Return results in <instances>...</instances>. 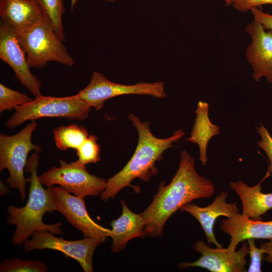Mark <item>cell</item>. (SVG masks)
Returning <instances> with one entry per match:
<instances>
[{
  "label": "cell",
  "mask_w": 272,
  "mask_h": 272,
  "mask_svg": "<svg viewBox=\"0 0 272 272\" xmlns=\"http://www.w3.org/2000/svg\"><path fill=\"white\" fill-rule=\"evenodd\" d=\"M53 133L55 145L61 151L78 149L89 136L84 127L76 124L59 126L53 130Z\"/></svg>",
  "instance_id": "obj_20"
},
{
  "label": "cell",
  "mask_w": 272,
  "mask_h": 272,
  "mask_svg": "<svg viewBox=\"0 0 272 272\" xmlns=\"http://www.w3.org/2000/svg\"><path fill=\"white\" fill-rule=\"evenodd\" d=\"M263 179L257 184L249 186L242 180L232 181L230 188L239 196L242 206L241 214L254 220H261V216L272 209V193L262 192Z\"/></svg>",
  "instance_id": "obj_18"
},
{
  "label": "cell",
  "mask_w": 272,
  "mask_h": 272,
  "mask_svg": "<svg viewBox=\"0 0 272 272\" xmlns=\"http://www.w3.org/2000/svg\"><path fill=\"white\" fill-rule=\"evenodd\" d=\"M192 248L200 253L201 256L193 262L178 263L180 269L188 267H199L211 272L247 271L246 257L248 254L249 247L245 240L243 241L239 250L234 251L223 247L211 248L202 240L195 242Z\"/></svg>",
  "instance_id": "obj_10"
},
{
  "label": "cell",
  "mask_w": 272,
  "mask_h": 272,
  "mask_svg": "<svg viewBox=\"0 0 272 272\" xmlns=\"http://www.w3.org/2000/svg\"><path fill=\"white\" fill-rule=\"evenodd\" d=\"M59 167H53L39 176L43 185H58L69 193L84 198L98 196L105 189L107 181L91 174L85 165L78 161L67 163L59 160Z\"/></svg>",
  "instance_id": "obj_7"
},
{
  "label": "cell",
  "mask_w": 272,
  "mask_h": 272,
  "mask_svg": "<svg viewBox=\"0 0 272 272\" xmlns=\"http://www.w3.org/2000/svg\"><path fill=\"white\" fill-rule=\"evenodd\" d=\"M56 211L64 217L76 229L82 232L84 237L95 238L103 242L109 237L111 230L93 221L86 209L84 198L73 195L62 187H52Z\"/></svg>",
  "instance_id": "obj_11"
},
{
  "label": "cell",
  "mask_w": 272,
  "mask_h": 272,
  "mask_svg": "<svg viewBox=\"0 0 272 272\" xmlns=\"http://www.w3.org/2000/svg\"><path fill=\"white\" fill-rule=\"evenodd\" d=\"M78 0H71V7H72V10H73L77 1ZM106 1V2H114L115 1V0H105Z\"/></svg>",
  "instance_id": "obj_31"
},
{
  "label": "cell",
  "mask_w": 272,
  "mask_h": 272,
  "mask_svg": "<svg viewBox=\"0 0 272 272\" xmlns=\"http://www.w3.org/2000/svg\"><path fill=\"white\" fill-rule=\"evenodd\" d=\"M266 4H272V0H234L232 6L236 10L245 13Z\"/></svg>",
  "instance_id": "obj_27"
},
{
  "label": "cell",
  "mask_w": 272,
  "mask_h": 272,
  "mask_svg": "<svg viewBox=\"0 0 272 272\" xmlns=\"http://www.w3.org/2000/svg\"><path fill=\"white\" fill-rule=\"evenodd\" d=\"M37 125L35 120H31L14 135L0 134V171L4 169L8 170L9 177L6 182L10 188L18 190L23 200L26 197L28 180L24 172L28 154L31 151L37 153L41 151L39 145L33 144L31 140Z\"/></svg>",
  "instance_id": "obj_5"
},
{
  "label": "cell",
  "mask_w": 272,
  "mask_h": 272,
  "mask_svg": "<svg viewBox=\"0 0 272 272\" xmlns=\"http://www.w3.org/2000/svg\"><path fill=\"white\" fill-rule=\"evenodd\" d=\"M0 16L17 34H22L45 15L36 0H0Z\"/></svg>",
  "instance_id": "obj_16"
},
{
  "label": "cell",
  "mask_w": 272,
  "mask_h": 272,
  "mask_svg": "<svg viewBox=\"0 0 272 272\" xmlns=\"http://www.w3.org/2000/svg\"><path fill=\"white\" fill-rule=\"evenodd\" d=\"M9 191V189L5 186L3 182L1 181V195L3 196Z\"/></svg>",
  "instance_id": "obj_30"
},
{
  "label": "cell",
  "mask_w": 272,
  "mask_h": 272,
  "mask_svg": "<svg viewBox=\"0 0 272 272\" xmlns=\"http://www.w3.org/2000/svg\"><path fill=\"white\" fill-rule=\"evenodd\" d=\"M248 247V254L250 257V262L247 271L261 272V261L263 258L264 252L260 247H256L255 239L250 238L246 240Z\"/></svg>",
  "instance_id": "obj_26"
},
{
  "label": "cell",
  "mask_w": 272,
  "mask_h": 272,
  "mask_svg": "<svg viewBox=\"0 0 272 272\" xmlns=\"http://www.w3.org/2000/svg\"><path fill=\"white\" fill-rule=\"evenodd\" d=\"M209 104L199 101L195 110L196 117L192 129L186 140L198 145L199 149V160L203 166L207 161V147L210 140L218 135L219 126L212 123L209 117Z\"/></svg>",
  "instance_id": "obj_19"
},
{
  "label": "cell",
  "mask_w": 272,
  "mask_h": 272,
  "mask_svg": "<svg viewBox=\"0 0 272 272\" xmlns=\"http://www.w3.org/2000/svg\"><path fill=\"white\" fill-rule=\"evenodd\" d=\"M129 94L149 95L157 98L166 97L163 82H139L132 85L110 81L102 74L94 72L90 82L77 96L97 110L102 109L105 102L113 97Z\"/></svg>",
  "instance_id": "obj_8"
},
{
  "label": "cell",
  "mask_w": 272,
  "mask_h": 272,
  "mask_svg": "<svg viewBox=\"0 0 272 272\" xmlns=\"http://www.w3.org/2000/svg\"><path fill=\"white\" fill-rule=\"evenodd\" d=\"M228 195V192L223 190L212 203L207 207H200L189 202L180 209L182 212L190 214L198 221L205 232L208 243L214 244L217 247L223 246L218 242L214 232L216 219L222 216L230 218L239 212L236 202H227Z\"/></svg>",
  "instance_id": "obj_14"
},
{
  "label": "cell",
  "mask_w": 272,
  "mask_h": 272,
  "mask_svg": "<svg viewBox=\"0 0 272 272\" xmlns=\"http://www.w3.org/2000/svg\"><path fill=\"white\" fill-rule=\"evenodd\" d=\"M127 118L138 130V145L125 166L107 181L106 188L101 194V200L104 202L114 198L124 187H131L130 182L135 178L149 181L152 176L158 172L156 162L160 161L163 153L185 134L182 129H179L169 138H158L151 132L147 121L142 122L137 116L131 113Z\"/></svg>",
  "instance_id": "obj_2"
},
{
  "label": "cell",
  "mask_w": 272,
  "mask_h": 272,
  "mask_svg": "<svg viewBox=\"0 0 272 272\" xmlns=\"http://www.w3.org/2000/svg\"><path fill=\"white\" fill-rule=\"evenodd\" d=\"M260 247L263 250L264 253L267 254L266 256H263L264 260L272 263V239L262 243Z\"/></svg>",
  "instance_id": "obj_29"
},
{
  "label": "cell",
  "mask_w": 272,
  "mask_h": 272,
  "mask_svg": "<svg viewBox=\"0 0 272 272\" xmlns=\"http://www.w3.org/2000/svg\"><path fill=\"white\" fill-rule=\"evenodd\" d=\"M39 153H33L28 159L26 171L30 174L28 198L26 204L21 208L14 206L7 207L8 216L7 223L15 225L11 242L14 246H21L28 238L37 231H47L56 235L63 234L60 228L62 223L46 224L42 220L46 212L56 211L53 201L52 187H43L37 175Z\"/></svg>",
  "instance_id": "obj_3"
},
{
  "label": "cell",
  "mask_w": 272,
  "mask_h": 272,
  "mask_svg": "<svg viewBox=\"0 0 272 272\" xmlns=\"http://www.w3.org/2000/svg\"><path fill=\"white\" fill-rule=\"evenodd\" d=\"M48 267L43 262L9 258L0 263L1 272H46Z\"/></svg>",
  "instance_id": "obj_22"
},
{
  "label": "cell",
  "mask_w": 272,
  "mask_h": 272,
  "mask_svg": "<svg viewBox=\"0 0 272 272\" xmlns=\"http://www.w3.org/2000/svg\"><path fill=\"white\" fill-rule=\"evenodd\" d=\"M17 35L30 67L42 68L49 61L68 66L75 64L46 15L28 31Z\"/></svg>",
  "instance_id": "obj_4"
},
{
  "label": "cell",
  "mask_w": 272,
  "mask_h": 272,
  "mask_svg": "<svg viewBox=\"0 0 272 272\" xmlns=\"http://www.w3.org/2000/svg\"><path fill=\"white\" fill-rule=\"evenodd\" d=\"M50 21L54 32L61 41L65 36L62 17L65 12L62 0H36Z\"/></svg>",
  "instance_id": "obj_21"
},
{
  "label": "cell",
  "mask_w": 272,
  "mask_h": 272,
  "mask_svg": "<svg viewBox=\"0 0 272 272\" xmlns=\"http://www.w3.org/2000/svg\"><path fill=\"white\" fill-rule=\"evenodd\" d=\"M257 130L261 139L258 142L257 146L264 151L269 160V165L263 177L266 179L272 175V137L262 124L259 125Z\"/></svg>",
  "instance_id": "obj_25"
},
{
  "label": "cell",
  "mask_w": 272,
  "mask_h": 272,
  "mask_svg": "<svg viewBox=\"0 0 272 272\" xmlns=\"http://www.w3.org/2000/svg\"><path fill=\"white\" fill-rule=\"evenodd\" d=\"M31 239L24 243L23 249L27 253L34 250L50 249L62 252L66 257L78 262L85 272H93L92 258L96 248L103 242L99 239L85 237L78 240H67L58 237L47 231L34 232Z\"/></svg>",
  "instance_id": "obj_9"
},
{
  "label": "cell",
  "mask_w": 272,
  "mask_h": 272,
  "mask_svg": "<svg viewBox=\"0 0 272 272\" xmlns=\"http://www.w3.org/2000/svg\"><path fill=\"white\" fill-rule=\"evenodd\" d=\"M91 109V107L77 94L61 97L41 95L15 108V113L7 120L5 126L13 129L26 121L43 117L84 120L88 117Z\"/></svg>",
  "instance_id": "obj_6"
},
{
  "label": "cell",
  "mask_w": 272,
  "mask_h": 272,
  "mask_svg": "<svg viewBox=\"0 0 272 272\" xmlns=\"http://www.w3.org/2000/svg\"><path fill=\"white\" fill-rule=\"evenodd\" d=\"M220 228L230 236L227 248L231 251L236 250L240 242L248 239H272V221L252 220L239 212L232 218L223 220Z\"/></svg>",
  "instance_id": "obj_15"
},
{
  "label": "cell",
  "mask_w": 272,
  "mask_h": 272,
  "mask_svg": "<svg viewBox=\"0 0 272 272\" xmlns=\"http://www.w3.org/2000/svg\"><path fill=\"white\" fill-rule=\"evenodd\" d=\"M33 100V98L25 94L13 90L3 84H0L1 113L5 110H11Z\"/></svg>",
  "instance_id": "obj_23"
},
{
  "label": "cell",
  "mask_w": 272,
  "mask_h": 272,
  "mask_svg": "<svg viewBox=\"0 0 272 272\" xmlns=\"http://www.w3.org/2000/svg\"><path fill=\"white\" fill-rule=\"evenodd\" d=\"M122 207L121 216L112 220V227L109 237L112 239L111 250L118 252L123 250L127 243L135 238H144L147 235L145 231V221L142 213L135 214L131 211L124 200H121Z\"/></svg>",
  "instance_id": "obj_17"
},
{
  "label": "cell",
  "mask_w": 272,
  "mask_h": 272,
  "mask_svg": "<svg viewBox=\"0 0 272 272\" xmlns=\"http://www.w3.org/2000/svg\"><path fill=\"white\" fill-rule=\"evenodd\" d=\"M76 150L78 157L77 161L83 165L100 161V146L97 142V137L94 135H89Z\"/></svg>",
  "instance_id": "obj_24"
},
{
  "label": "cell",
  "mask_w": 272,
  "mask_h": 272,
  "mask_svg": "<svg viewBox=\"0 0 272 272\" xmlns=\"http://www.w3.org/2000/svg\"><path fill=\"white\" fill-rule=\"evenodd\" d=\"M250 11L254 20L260 23L266 30L272 32V14L265 13L258 8H253Z\"/></svg>",
  "instance_id": "obj_28"
},
{
  "label": "cell",
  "mask_w": 272,
  "mask_h": 272,
  "mask_svg": "<svg viewBox=\"0 0 272 272\" xmlns=\"http://www.w3.org/2000/svg\"><path fill=\"white\" fill-rule=\"evenodd\" d=\"M0 58L12 67L18 80L33 95H41L42 84L31 73L17 33L3 22L0 26Z\"/></svg>",
  "instance_id": "obj_12"
},
{
  "label": "cell",
  "mask_w": 272,
  "mask_h": 272,
  "mask_svg": "<svg viewBox=\"0 0 272 272\" xmlns=\"http://www.w3.org/2000/svg\"><path fill=\"white\" fill-rule=\"evenodd\" d=\"M251 43L246 51V56L252 69V77L258 82L266 78L272 83V32L253 20L246 27Z\"/></svg>",
  "instance_id": "obj_13"
},
{
  "label": "cell",
  "mask_w": 272,
  "mask_h": 272,
  "mask_svg": "<svg viewBox=\"0 0 272 272\" xmlns=\"http://www.w3.org/2000/svg\"><path fill=\"white\" fill-rule=\"evenodd\" d=\"M215 191L213 182L196 171L193 158L186 151H182L178 168L171 181L168 185L164 181L159 183L152 201L142 213L145 233L153 237L162 236L171 216L194 199L211 197Z\"/></svg>",
  "instance_id": "obj_1"
},
{
  "label": "cell",
  "mask_w": 272,
  "mask_h": 272,
  "mask_svg": "<svg viewBox=\"0 0 272 272\" xmlns=\"http://www.w3.org/2000/svg\"><path fill=\"white\" fill-rule=\"evenodd\" d=\"M226 6H230L232 5V4L234 0H224Z\"/></svg>",
  "instance_id": "obj_32"
}]
</instances>
